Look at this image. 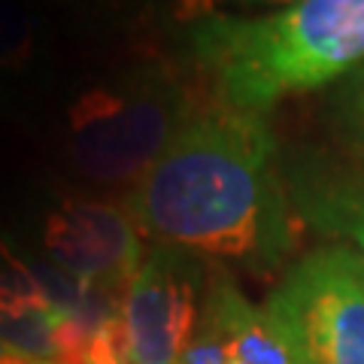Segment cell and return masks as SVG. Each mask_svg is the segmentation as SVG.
<instances>
[{"label":"cell","mask_w":364,"mask_h":364,"mask_svg":"<svg viewBox=\"0 0 364 364\" xmlns=\"http://www.w3.org/2000/svg\"><path fill=\"white\" fill-rule=\"evenodd\" d=\"M234 4H246V6H258V4H291V0H234Z\"/></svg>","instance_id":"5bb4252c"},{"label":"cell","mask_w":364,"mask_h":364,"mask_svg":"<svg viewBox=\"0 0 364 364\" xmlns=\"http://www.w3.org/2000/svg\"><path fill=\"white\" fill-rule=\"evenodd\" d=\"M67 316L70 310L52 301L31 261L6 258L0 267V343L52 364Z\"/></svg>","instance_id":"ba28073f"},{"label":"cell","mask_w":364,"mask_h":364,"mask_svg":"<svg viewBox=\"0 0 364 364\" xmlns=\"http://www.w3.org/2000/svg\"><path fill=\"white\" fill-rule=\"evenodd\" d=\"M203 264L195 252L158 243L122 294L131 364H182L200 322Z\"/></svg>","instance_id":"5b68a950"},{"label":"cell","mask_w":364,"mask_h":364,"mask_svg":"<svg viewBox=\"0 0 364 364\" xmlns=\"http://www.w3.org/2000/svg\"><path fill=\"white\" fill-rule=\"evenodd\" d=\"M186 52L215 100L267 112L364 64V0H291L264 16L210 13L186 28Z\"/></svg>","instance_id":"7a4b0ae2"},{"label":"cell","mask_w":364,"mask_h":364,"mask_svg":"<svg viewBox=\"0 0 364 364\" xmlns=\"http://www.w3.org/2000/svg\"><path fill=\"white\" fill-rule=\"evenodd\" d=\"M0 364H49V361H40V358H31V355H21L16 349H6L0 352Z\"/></svg>","instance_id":"4fadbf2b"},{"label":"cell","mask_w":364,"mask_h":364,"mask_svg":"<svg viewBox=\"0 0 364 364\" xmlns=\"http://www.w3.org/2000/svg\"><path fill=\"white\" fill-rule=\"evenodd\" d=\"M85 364H131L128 346H124V328H122V310L107 318L95 331L88 343V361Z\"/></svg>","instance_id":"7c38bea8"},{"label":"cell","mask_w":364,"mask_h":364,"mask_svg":"<svg viewBox=\"0 0 364 364\" xmlns=\"http://www.w3.org/2000/svg\"><path fill=\"white\" fill-rule=\"evenodd\" d=\"M203 306L222 328L228 364H306L282 316L264 301L255 306L228 273H215Z\"/></svg>","instance_id":"52a82bcc"},{"label":"cell","mask_w":364,"mask_h":364,"mask_svg":"<svg viewBox=\"0 0 364 364\" xmlns=\"http://www.w3.org/2000/svg\"><path fill=\"white\" fill-rule=\"evenodd\" d=\"M0 352H4V343H0Z\"/></svg>","instance_id":"2e32d148"},{"label":"cell","mask_w":364,"mask_h":364,"mask_svg":"<svg viewBox=\"0 0 364 364\" xmlns=\"http://www.w3.org/2000/svg\"><path fill=\"white\" fill-rule=\"evenodd\" d=\"M143 231L124 203L100 198H64L46 215L43 249L55 267L91 289L124 294L143 264Z\"/></svg>","instance_id":"8992f818"},{"label":"cell","mask_w":364,"mask_h":364,"mask_svg":"<svg viewBox=\"0 0 364 364\" xmlns=\"http://www.w3.org/2000/svg\"><path fill=\"white\" fill-rule=\"evenodd\" d=\"M55 4H70V6H85V4H109V0H55Z\"/></svg>","instance_id":"9a60e30c"},{"label":"cell","mask_w":364,"mask_h":364,"mask_svg":"<svg viewBox=\"0 0 364 364\" xmlns=\"http://www.w3.org/2000/svg\"><path fill=\"white\" fill-rule=\"evenodd\" d=\"M46 52L40 16L21 0H0V109L9 107V85L37 73Z\"/></svg>","instance_id":"30bf717a"},{"label":"cell","mask_w":364,"mask_h":364,"mask_svg":"<svg viewBox=\"0 0 364 364\" xmlns=\"http://www.w3.org/2000/svg\"><path fill=\"white\" fill-rule=\"evenodd\" d=\"M289 191L304 222L328 237H337L364 264V182L325 170H301Z\"/></svg>","instance_id":"9c48e42d"},{"label":"cell","mask_w":364,"mask_h":364,"mask_svg":"<svg viewBox=\"0 0 364 364\" xmlns=\"http://www.w3.org/2000/svg\"><path fill=\"white\" fill-rule=\"evenodd\" d=\"M334 119L346 146L364 158V64L355 73L340 79L334 97Z\"/></svg>","instance_id":"8fae6325"},{"label":"cell","mask_w":364,"mask_h":364,"mask_svg":"<svg viewBox=\"0 0 364 364\" xmlns=\"http://www.w3.org/2000/svg\"><path fill=\"white\" fill-rule=\"evenodd\" d=\"M267 304L289 325L306 364H364V264L349 246L306 252Z\"/></svg>","instance_id":"277c9868"},{"label":"cell","mask_w":364,"mask_h":364,"mask_svg":"<svg viewBox=\"0 0 364 364\" xmlns=\"http://www.w3.org/2000/svg\"><path fill=\"white\" fill-rule=\"evenodd\" d=\"M200 104L170 64L152 61L82 88L67 107V155L95 186H136Z\"/></svg>","instance_id":"3957f363"},{"label":"cell","mask_w":364,"mask_h":364,"mask_svg":"<svg viewBox=\"0 0 364 364\" xmlns=\"http://www.w3.org/2000/svg\"><path fill=\"white\" fill-rule=\"evenodd\" d=\"M124 207L158 243L252 270L277 267L298 243L267 116L222 100L195 109Z\"/></svg>","instance_id":"6da1fadb"}]
</instances>
